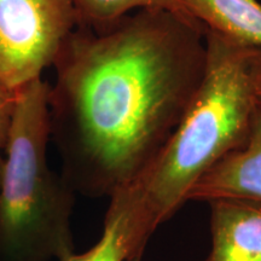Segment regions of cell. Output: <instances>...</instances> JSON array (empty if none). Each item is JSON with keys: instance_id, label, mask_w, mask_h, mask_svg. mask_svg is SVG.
I'll use <instances>...</instances> for the list:
<instances>
[{"instance_id": "obj_6", "label": "cell", "mask_w": 261, "mask_h": 261, "mask_svg": "<svg viewBox=\"0 0 261 261\" xmlns=\"http://www.w3.org/2000/svg\"><path fill=\"white\" fill-rule=\"evenodd\" d=\"M208 204L212 246L204 261H261V204L228 198Z\"/></svg>"}, {"instance_id": "obj_1", "label": "cell", "mask_w": 261, "mask_h": 261, "mask_svg": "<svg viewBox=\"0 0 261 261\" xmlns=\"http://www.w3.org/2000/svg\"><path fill=\"white\" fill-rule=\"evenodd\" d=\"M205 64V28L169 10L77 24L48 94L51 139L73 190L110 197L135 180L177 129Z\"/></svg>"}, {"instance_id": "obj_4", "label": "cell", "mask_w": 261, "mask_h": 261, "mask_svg": "<svg viewBox=\"0 0 261 261\" xmlns=\"http://www.w3.org/2000/svg\"><path fill=\"white\" fill-rule=\"evenodd\" d=\"M76 25L70 0H0V83L16 90L40 77Z\"/></svg>"}, {"instance_id": "obj_5", "label": "cell", "mask_w": 261, "mask_h": 261, "mask_svg": "<svg viewBox=\"0 0 261 261\" xmlns=\"http://www.w3.org/2000/svg\"><path fill=\"white\" fill-rule=\"evenodd\" d=\"M243 200L261 204V109L257 108L249 137L202 175L188 195V202Z\"/></svg>"}, {"instance_id": "obj_9", "label": "cell", "mask_w": 261, "mask_h": 261, "mask_svg": "<svg viewBox=\"0 0 261 261\" xmlns=\"http://www.w3.org/2000/svg\"><path fill=\"white\" fill-rule=\"evenodd\" d=\"M58 261H126V248L116 220L106 214L98 242L85 253H68Z\"/></svg>"}, {"instance_id": "obj_2", "label": "cell", "mask_w": 261, "mask_h": 261, "mask_svg": "<svg viewBox=\"0 0 261 261\" xmlns=\"http://www.w3.org/2000/svg\"><path fill=\"white\" fill-rule=\"evenodd\" d=\"M207 64L189 109L159 155L109 197L126 261H142L156 230L188 203L191 188L244 145L257 109L261 47L205 29Z\"/></svg>"}, {"instance_id": "obj_3", "label": "cell", "mask_w": 261, "mask_h": 261, "mask_svg": "<svg viewBox=\"0 0 261 261\" xmlns=\"http://www.w3.org/2000/svg\"><path fill=\"white\" fill-rule=\"evenodd\" d=\"M50 85L41 77L16 89L0 174V261H52L75 252V195L50 168Z\"/></svg>"}, {"instance_id": "obj_7", "label": "cell", "mask_w": 261, "mask_h": 261, "mask_svg": "<svg viewBox=\"0 0 261 261\" xmlns=\"http://www.w3.org/2000/svg\"><path fill=\"white\" fill-rule=\"evenodd\" d=\"M191 18L243 44L261 47V4L256 0H179Z\"/></svg>"}, {"instance_id": "obj_10", "label": "cell", "mask_w": 261, "mask_h": 261, "mask_svg": "<svg viewBox=\"0 0 261 261\" xmlns=\"http://www.w3.org/2000/svg\"><path fill=\"white\" fill-rule=\"evenodd\" d=\"M16 106V90L9 89L0 83V174L5 160V150L9 142Z\"/></svg>"}, {"instance_id": "obj_8", "label": "cell", "mask_w": 261, "mask_h": 261, "mask_svg": "<svg viewBox=\"0 0 261 261\" xmlns=\"http://www.w3.org/2000/svg\"><path fill=\"white\" fill-rule=\"evenodd\" d=\"M77 24L100 27L140 9H165L190 17L179 0H70ZM191 18V17H190ZM194 19V18H192Z\"/></svg>"}, {"instance_id": "obj_11", "label": "cell", "mask_w": 261, "mask_h": 261, "mask_svg": "<svg viewBox=\"0 0 261 261\" xmlns=\"http://www.w3.org/2000/svg\"><path fill=\"white\" fill-rule=\"evenodd\" d=\"M256 104H257V108H260L261 109V75H260L259 83H257V86H256Z\"/></svg>"}]
</instances>
